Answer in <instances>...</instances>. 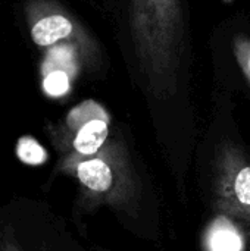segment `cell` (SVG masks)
<instances>
[{
    "instance_id": "cell-1",
    "label": "cell",
    "mask_w": 250,
    "mask_h": 251,
    "mask_svg": "<svg viewBox=\"0 0 250 251\" xmlns=\"http://www.w3.org/2000/svg\"><path fill=\"white\" fill-rule=\"evenodd\" d=\"M130 26L150 94L156 99L174 96L184 51L181 0H130Z\"/></svg>"
},
{
    "instance_id": "cell-2",
    "label": "cell",
    "mask_w": 250,
    "mask_h": 251,
    "mask_svg": "<svg viewBox=\"0 0 250 251\" xmlns=\"http://www.w3.org/2000/svg\"><path fill=\"white\" fill-rule=\"evenodd\" d=\"M59 171L78 181L85 206L128 207L137 196V184L127 151L116 140H109L100 151L91 156L63 154Z\"/></svg>"
},
{
    "instance_id": "cell-3",
    "label": "cell",
    "mask_w": 250,
    "mask_h": 251,
    "mask_svg": "<svg viewBox=\"0 0 250 251\" xmlns=\"http://www.w3.org/2000/svg\"><path fill=\"white\" fill-rule=\"evenodd\" d=\"M217 210L250 224V160L233 144H222L217 159Z\"/></svg>"
},
{
    "instance_id": "cell-4",
    "label": "cell",
    "mask_w": 250,
    "mask_h": 251,
    "mask_svg": "<svg viewBox=\"0 0 250 251\" xmlns=\"http://www.w3.org/2000/svg\"><path fill=\"white\" fill-rule=\"evenodd\" d=\"M109 122L108 112L99 103L85 100L66 115L65 126L53 138L63 154L91 156L109 141Z\"/></svg>"
},
{
    "instance_id": "cell-5",
    "label": "cell",
    "mask_w": 250,
    "mask_h": 251,
    "mask_svg": "<svg viewBox=\"0 0 250 251\" xmlns=\"http://www.w3.org/2000/svg\"><path fill=\"white\" fill-rule=\"evenodd\" d=\"M28 19L31 38L40 47H53L62 41L87 47L88 41L80 25L55 4L41 1L29 4Z\"/></svg>"
},
{
    "instance_id": "cell-6",
    "label": "cell",
    "mask_w": 250,
    "mask_h": 251,
    "mask_svg": "<svg viewBox=\"0 0 250 251\" xmlns=\"http://www.w3.org/2000/svg\"><path fill=\"white\" fill-rule=\"evenodd\" d=\"M205 251H245V235L234 219L220 215L203 235Z\"/></svg>"
},
{
    "instance_id": "cell-7",
    "label": "cell",
    "mask_w": 250,
    "mask_h": 251,
    "mask_svg": "<svg viewBox=\"0 0 250 251\" xmlns=\"http://www.w3.org/2000/svg\"><path fill=\"white\" fill-rule=\"evenodd\" d=\"M43 88L52 97H62L71 88V79L75 78L69 71L57 66H41Z\"/></svg>"
},
{
    "instance_id": "cell-8",
    "label": "cell",
    "mask_w": 250,
    "mask_h": 251,
    "mask_svg": "<svg viewBox=\"0 0 250 251\" xmlns=\"http://www.w3.org/2000/svg\"><path fill=\"white\" fill-rule=\"evenodd\" d=\"M18 157L28 165H41L47 159L46 150L31 137H24L18 141Z\"/></svg>"
},
{
    "instance_id": "cell-9",
    "label": "cell",
    "mask_w": 250,
    "mask_h": 251,
    "mask_svg": "<svg viewBox=\"0 0 250 251\" xmlns=\"http://www.w3.org/2000/svg\"><path fill=\"white\" fill-rule=\"evenodd\" d=\"M234 54L245 76L250 82V38L242 34L234 38Z\"/></svg>"
},
{
    "instance_id": "cell-10",
    "label": "cell",
    "mask_w": 250,
    "mask_h": 251,
    "mask_svg": "<svg viewBox=\"0 0 250 251\" xmlns=\"http://www.w3.org/2000/svg\"><path fill=\"white\" fill-rule=\"evenodd\" d=\"M0 251H22L10 231H4L0 235Z\"/></svg>"
}]
</instances>
